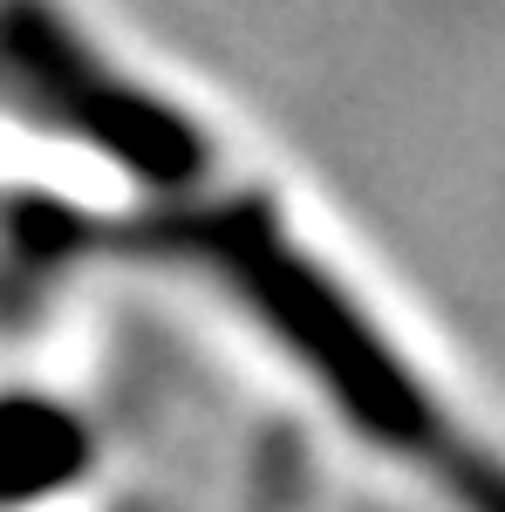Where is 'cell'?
Listing matches in <instances>:
<instances>
[{"mask_svg":"<svg viewBox=\"0 0 505 512\" xmlns=\"http://www.w3.org/2000/svg\"><path fill=\"white\" fill-rule=\"evenodd\" d=\"M89 458V437L55 403H0V499H41L69 485Z\"/></svg>","mask_w":505,"mask_h":512,"instance_id":"3957f363","label":"cell"},{"mask_svg":"<svg viewBox=\"0 0 505 512\" xmlns=\"http://www.w3.org/2000/svg\"><path fill=\"white\" fill-rule=\"evenodd\" d=\"M0 41L14 55V69L28 76L41 103L69 123L76 137H89L103 158H117L123 171L151 178L164 192L192 185L205 171V137L178 117L171 103H151L137 82H123L117 69H103L96 48H82L69 21H55L35 0H7L0 14Z\"/></svg>","mask_w":505,"mask_h":512,"instance_id":"7a4b0ae2","label":"cell"},{"mask_svg":"<svg viewBox=\"0 0 505 512\" xmlns=\"http://www.w3.org/2000/svg\"><path fill=\"white\" fill-rule=\"evenodd\" d=\"M198 239L212 246V260H226L233 287L267 315V328L308 362L321 376V390L335 396L376 444L403 451V458H424L471 512H505V465L478 458V451H465L451 437L444 410L417 390V376L389 355V342L273 233L260 212H219Z\"/></svg>","mask_w":505,"mask_h":512,"instance_id":"6da1fadb","label":"cell"}]
</instances>
